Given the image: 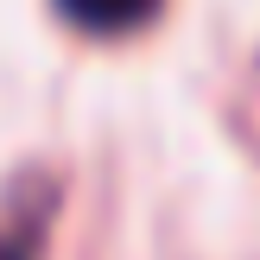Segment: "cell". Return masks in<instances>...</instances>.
<instances>
[{"instance_id":"7a4b0ae2","label":"cell","mask_w":260,"mask_h":260,"mask_svg":"<svg viewBox=\"0 0 260 260\" xmlns=\"http://www.w3.org/2000/svg\"><path fill=\"white\" fill-rule=\"evenodd\" d=\"M32 254V216H25L19 229H7V235H0V260H25Z\"/></svg>"},{"instance_id":"6da1fadb","label":"cell","mask_w":260,"mask_h":260,"mask_svg":"<svg viewBox=\"0 0 260 260\" xmlns=\"http://www.w3.org/2000/svg\"><path fill=\"white\" fill-rule=\"evenodd\" d=\"M57 13L89 38H121V32H140L159 13V0H57Z\"/></svg>"}]
</instances>
